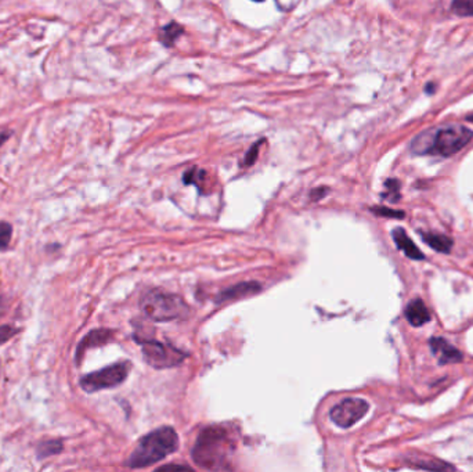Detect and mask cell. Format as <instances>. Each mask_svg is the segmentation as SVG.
Wrapping results in <instances>:
<instances>
[{"label": "cell", "instance_id": "cell-1", "mask_svg": "<svg viewBox=\"0 0 473 472\" xmlns=\"http://www.w3.org/2000/svg\"><path fill=\"white\" fill-rule=\"evenodd\" d=\"M473 137V132L463 125H447L418 135L411 143V151L419 155L450 157L461 151Z\"/></svg>", "mask_w": 473, "mask_h": 472}, {"label": "cell", "instance_id": "cell-13", "mask_svg": "<svg viewBox=\"0 0 473 472\" xmlns=\"http://www.w3.org/2000/svg\"><path fill=\"white\" fill-rule=\"evenodd\" d=\"M421 237L422 240L429 246L432 247L434 251L437 253H443V254H448L452 248V240L445 237V235L443 234H434V233H425V231H421Z\"/></svg>", "mask_w": 473, "mask_h": 472}, {"label": "cell", "instance_id": "cell-18", "mask_svg": "<svg viewBox=\"0 0 473 472\" xmlns=\"http://www.w3.org/2000/svg\"><path fill=\"white\" fill-rule=\"evenodd\" d=\"M206 176V172L202 170V169H198V168H191L188 169L184 176H183V180L185 184H194L197 186L199 190H202L201 187V181L205 179Z\"/></svg>", "mask_w": 473, "mask_h": 472}, {"label": "cell", "instance_id": "cell-11", "mask_svg": "<svg viewBox=\"0 0 473 472\" xmlns=\"http://www.w3.org/2000/svg\"><path fill=\"white\" fill-rule=\"evenodd\" d=\"M393 235V240H394V244L399 250H401L410 259H414V261H421L423 259V254L419 251V248L414 244V242L408 237L407 233L401 228V227H397L393 230L392 233Z\"/></svg>", "mask_w": 473, "mask_h": 472}, {"label": "cell", "instance_id": "cell-17", "mask_svg": "<svg viewBox=\"0 0 473 472\" xmlns=\"http://www.w3.org/2000/svg\"><path fill=\"white\" fill-rule=\"evenodd\" d=\"M13 235V226L8 222H0V251L5 253L10 247Z\"/></svg>", "mask_w": 473, "mask_h": 472}, {"label": "cell", "instance_id": "cell-2", "mask_svg": "<svg viewBox=\"0 0 473 472\" xmlns=\"http://www.w3.org/2000/svg\"><path fill=\"white\" fill-rule=\"evenodd\" d=\"M232 450L234 440L228 431L220 425H210L198 435L191 455L195 464L205 469H220L225 468Z\"/></svg>", "mask_w": 473, "mask_h": 472}, {"label": "cell", "instance_id": "cell-6", "mask_svg": "<svg viewBox=\"0 0 473 472\" xmlns=\"http://www.w3.org/2000/svg\"><path fill=\"white\" fill-rule=\"evenodd\" d=\"M136 342L141 345L145 362L155 368H169L180 364L184 359V355L179 349L170 348L161 342L151 340H136Z\"/></svg>", "mask_w": 473, "mask_h": 472}, {"label": "cell", "instance_id": "cell-14", "mask_svg": "<svg viewBox=\"0 0 473 472\" xmlns=\"http://www.w3.org/2000/svg\"><path fill=\"white\" fill-rule=\"evenodd\" d=\"M183 32L184 28L176 21H172L159 30L158 39L165 48H172L176 43V41L183 35Z\"/></svg>", "mask_w": 473, "mask_h": 472}, {"label": "cell", "instance_id": "cell-19", "mask_svg": "<svg viewBox=\"0 0 473 472\" xmlns=\"http://www.w3.org/2000/svg\"><path fill=\"white\" fill-rule=\"evenodd\" d=\"M386 193L382 194V197L390 202H396L400 199V181L396 179H389L385 183Z\"/></svg>", "mask_w": 473, "mask_h": 472}, {"label": "cell", "instance_id": "cell-9", "mask_svg": "<svg viewBox=\"0 0 473 472\" xmlns=\"http://www.w3.org/2000/svg\"><path fill=\"white\" fill-rule=\"evenodd\" d=\"M429 345H430L433 355L437 357L440 364L458 363L463 359L462 353L455 346H452L450 342H447L444 338L434 337V338L429 340Z\"/></svg>", "mask_w": 473, "mask_h": 472}, {"label": "cell", "instance_id": "cell-21", "mask_svg": "<svg viewBox=\"0 0 473 472\" xmlns=\"http://www.w3.org/2000/svg\"><path fill=\"white\" fill-rule=\"evenodd\" d=\"M371 210L379 216H386V217H393V219H403L404 217V212L401 210H393L385 206H376V208H371Z\"/></svg>", "mask_w": 473, "mask_h": 472}, {"label": "cell", "instance_id": "cell-26", "mask_svg": "<svg viewBox=\"0 0 473 472\" xmlns=\"http://www.w3.org/2000/svg\"><path fill=\"white\" fill-rule=\"evenodd\" d=\"M434 88H436L434 83H429V85H426L425 92H426V93H434Z\"/></svg>", "mask_w": 473, "mask_h": 472}, {"label": "cell", "instance_id": "cell-27", "mask_svg": "<svg viewBox=\"0 0 473 472\" xmlns=\"http://www.w3.org/2000/svg\"><path fill=\"white\" fill-rule=\"evenodd\" d=\"M252 2H265V0H252Z\"/></svg>", "mask_w": 473, "mask_h": 472}, {"label": "cell", "instance_id": "cell-12", "mask_svg": "<svg viewBox=\"0 0 473 472\" xmlns=\"http://www.w3.org/2000/svg\"><path fill=\"white\" fill-rule=\"evenodd\" d=\"M405 317L411 326L421 327L430 320V313L422 299H414L405 308Z\"/></svg>", "mask_w": 473, "mask_h": 472}, {"label": "cell", "instance_id": "cell-8", "mask_svg": "<svg viewBox=\"0 0 473 472\" xmlns=\"http://www.w3.org/2000/svg\"><path fill=\"white\" fill-rule=\"evenodd\" d=\"M115 333L112 330H107V328H97L90 331L88 335L83 337V340L79 342V345L77 346V353H75V362L78 364H81L82 357L85 355V352L88 349L92 348H97V346H103L108 342L112 341Z\"/></svg>", "mask_w": 473, "mask_h": 472}, {"label": "cell", "instance_id": "cell-3", "mask_svg": "<svg viewBox=\"0 0 473 472\" xmlns=\"http://www.w3.org/2000/svg\"><path fill=\"white\" fill-rule=\"evenodd\" d=\"M179 449V436L172 426L158 428L143 436L133 453L126 460L129 468H145Z\"/></svg>", "mask_w": 473, "mask_h": 472}, {"label": "cell", "instance_id": "cell-16", "mask_svg": "<svg viewBox=\"0 0 473 472\" xmlns=\"http://www.w3.org/2000/svg\"><path fill=\"white\" fill-rule=\"evenodd\" d=\"M451 10L461 17H473V0H452Z\"/></svg>", "mask_w": 473, "mask_h": 472}, {"label": "cell", "instance_id": "cell-22", "mask_svg": "<svg viewBox=\"0 0 473 472\" xmlns=\"http://www.w3.org/2000/svg\"><path fill=\"white\" fill-rule=\"evenodd\" d=\"M265 140H261V141H256L252 147H251V150L247 153V155H245V159H244V165H247V166H251V165H254L255 162H256V159H258V157H259V148H261V144L263 143Z\"/></svg>", "mask_w": 473, "mask_h": 472}, {"label": "cell", "instance_id": "cell-25", "mask_svg": "<svg viewBox=\"0 0 473 472\" xmlns=\"http://www.w3.org/2000/svg\"><path fill=\"white\" fill-rule=\"evenodd\" d=\"M161 471H165V469H190L188 466H184V465H165L162 468H159Z\"/></svg>", "mask_w": 473, "mask_h": 472}, {"label": "cell", "instance_id": "cell-24", "mask_svg": "<svg viewBox=\"0 0 473 472\" xmlns=\"http://www.w3.org/2000/svg\"><path fill=\"white\" fill-rule=\"evenodd\" d=\"M12 136V132L9 130H5V132H0V147H2V144L6 143V140Z\"/></svg>", "mask_w": 473, "mask_h": 472}, {"label": "cell", "instance_id": "cell-7", "mask_svg": "<svg viewBox=\"0 0 473 472\" xmlns=\"http://www.w3.org/2000/svg\"><path fill=\"white\" fill-rule=\"evenodd\" d=\"M368 409L370 404L364 399L349 397L331 409L330 418L341 428H350L367 414Z\"/></svg>", "mask_w": 473, "mask_h": 472}, {"label": "cell", "instance_id": "cell-4", "mask_svg": "<svg viewBox=\"0 0 473 472\" xmlns=\"http://www.w3.org/2000/svg\"><path fill=\"white\" fill-rule=\"evenodd\" d=\"M143 313L154 322H170L185 319L190 308L183 298L163 290H150L140 299Z\"/></svg>", "mask_w": 473, "mask_h": 472}, {"label": "cell", "instance_id": "cell-10", "mask_svg": "<svg viewBox=\"0 0 473 472\" xmlns=\"http://www.w3.org/2000/svg\"><path fill=\"white\" fill-rule=\"evenodd\" d=\"M261 290H262V287L256 282L235 284V286L221 291L216 298V304H223V302H228V301H234V299H241L245 297H251V295L258 294Z\"/></svg>", "mask_w": 473, "mask_h": 472}, {"label": "cell", "instance_id": "cell-15", "mask_svg": "<svg viewBox=\"0 0 473 472\" xmlns=\"http://www.w3.org/2000/svg\"><path fill=\"white\" fill-rule=\"evenodd\" d=\"M64 449V443L61 439H49V440H42L37 446V458L38 460H46L52 455L60 454Z\"/></svg>", "mask_w": 473, "mask_h": 472}, {"label": "cell", "instance_id": "cell-28", "mask_svg": "<svg viewBox=\"0 0 473 472\" xmlns=\"http://www.w3.org/2000/svg\"><path fill=\"white\" fill-rule=\"evenodd\" d=\"M467 121H473V115H472V117H467Z\"/></svg>", "mask_w": 473, "mask_h": 472}, {"label": "cell", "instance_id": "cell-23", "mask_svg": "<svg viewBox=\"0 0 473 472\" xmlns=\"http://www.w3.org/2000/svg\"><path fill=\"white\" fill-rule=\"evenodd\" d=\"M327 193H328V188H327V187H319V188H314V190L312 191L310 195H312V199L319 201V199L324 198Z\"/></svg>", "mask_w": 473, "mask_h": 472}, {"label": "cell", "instance_id": "cell-20", "mask_svg": "<svg viewBox=\"0 0 473 472\" xmlns=\"http://www.w3.org/2000/svg\"><path fill=\"white\" fill-rule=\"evenodd\" d=\"M20 333L19 328L10 326V324H3L0 326V345H3L9 342L13 337H16Z\"/></svg>", "mask_w": 473, "mask_h": 472}, {"label": "cell", "instance_id": "cell-5", "mask_svg": "<svg viewBox=\"0 0 473 472\" xmlns=\"http://www.w3.org/2000/svg\"><path fill=\"white\" fill-rule=\"evenodd\" d=\"M130 364L128 362H119L111 366H107L101 370L93 371L88 375H83L79 381L81 388L88 393H94L103 389H110L121 385L129 375Z\"/></svg>", "mask_w": 473, "mask_h": 472}]
</instances>
